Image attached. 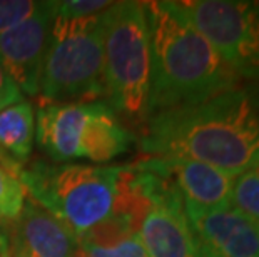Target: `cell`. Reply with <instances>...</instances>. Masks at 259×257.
I'll return each instance as SVG.
<instances>
[{
  "instance_id": "7a4b0ae2",
  "label": "cell",
  "mask_w": 259,
  "mask_h": 257,
  "mask_svg": "<svg viewBox=\"0 0 259 257\" xmlns=\"http://www.w3.org/2000/svg\"><path fill=\"white\" fill-rule=\"evenodd\" d=\"M144 9L151 40L149 116L239 85V75L197 32L178 2H144Z\"/></svg>"
},
{
  "instance_id": "d6986e66",
  "label": "cell",
  "mask_w": 259,
  "mask_h": 257,
  "mask_svg": "<svg viewBox=\"0 0 259 257\" xmlns=\"http://www.w3.org/2000/svg\"><path fill=\"white\" fill-rule=\"evenodd\" d=\"M40 7L34 0H0V34L30 17Z\"/></svg>"
},
{
  "instance_id": "ba28073f",
  "label": "cell",
  "mask_w": 259,
  "mask_h": 257,
  "mask_svg": "<svg viewBox=\"0 0 259 257\" xmlns=\"http://www.w3.org/2000/svg\"><path fill=\"white\" fill-rule=\"evenodd\" d=\"M201 257H259V224L233 207L184 205Z\"/></svg>"
},
{
  "instance_id": "44dd1931",
  "label": "cell",
  "mask_w": 259,
  "mask_h": 257,
  "mask_svg": "<svg viewBox=\"0 0 259 257\" xmlns=\"http://www.w3.org/2000/svg\"><path fill=\"white\" fill-rule=\"evenodd\" d=\"M20 100H24L20 89L15 85V82L10 79V75L0 65V111H4V109H7L9 106Z\"/></svg>"
},
{
  "instance_id": "6da1fadb",
  "label": "cell",
  "mask_w": 259,
  "mask_h": 257,
  "mask_svg": "<svg viewBox=\"0 0 259 257\" xmlns=\"http://www.w3.org/2000/svg\"><path fill=\"white\" fill-rule=\"evenodd\" d=\"M139 149L146 157L191 159L238 177L259 162L254 89L238 85L202 102L152 114Z\"/></svg>"
},
{
  "instance_id": "8fae6325",
  "label": "cell",
  "mask_w": 259,
  "mask_h": 257,
  "mask_svg": "<svg viewBox=\"0 0 259 257\" xmlns=\"http://www.w3.org/2000/svg\"><path fill=\"white\" fill-rule=\"evenodd\" d=\"M14 255L74 257L79 252V236L74 229L37 202L27 199L20 216L14 221Z\"/></svg>"
},
{
  "instance_id": "e0dca14e",
  "label": "cell",
  "mask_w": 259,
  "mask_h": 257,
  "mask_svg": "<svg viewBox=\"0 0 259 257\" xmlns=\"http://www.w3.org/2000/svg\"><path fill=\"white\" fill-rule=\"evenodd\" d=\"M231 207L259 224V162L234 177Z\"/></svg>"
},
{
  "instance_id": "3957f363",
  "label": "cell",
  "mask_w": 259,
  "mask_h": 257,
  "mask_svg": "<svg viewBox=\"0 0 259 257\" xmlns=\"http://www.w3.org/2000/svg\"><path fill=\"white\" fill-rule=\"evenodd\" d=\"M107 106L146 122L151 90V40L144 2H112L101 14Z\"/></svg>"
},
{
  "instance_id": "5bb4252c",
  "label": "cell",
  "mask_w": 259,
  "mask_h": 257,
  "mask_svg": "<svg viewBox=\"0 0 259 257\" xmlns=\"http://www.w3.org/2000/svg\"><path fill=\"white\" fill-rule=\"evenodd\" d=\"M35 139V114L29 100L15 102L0 111V150L24 164Z\"/></svg>"
},
{
  "instance_id": "7402d4cb",
  "label": "cell",
  "mask_w": 259,
  "mask_h": 257,
  "mask_svg": "<svg viewBox=\"0 0 259 257\" xmlns=\"http://www.w3.org/2000/svg\"><path fill=\"white\" fill-rule=\"evenodd\" d=\"M0 257H14L10 231L4 224H0Z\"/></svg>"
},
{
  "instance_id": "9a60e30c",
  "label": "cell",
  "mask_w": 259,
  "mask_h": 257,
  "mask_svg": "<svg viewBox=\"0 0 259 257\" xmlns=\"http://www.w3.org/2000/svg\"><path fill=\"white\" fill-rule=\"evenodd\" d=\"M22 164L0 150V219L15 221L25 204V187L20 182Z\"/></svg>"
},
{
  "instance_id": "ac0fdd59",
  "label": "cell",
  "mask_w": 259,
  "mask_h": 257,
  "mask_svg": "<svg viewBox=\"0 0 259 257\" xmlns=\"http://www.w3.org/2000/svg\"><path fill=\"white\" fill-rule=\"evenodd\" d=\"M111 4L112 2L106 0H64V2H56V12L57 17L65 20L87 19L102 14L111 7Z\"/></svg>"
},
{
  "instance_id": "4fadbf2b",
  "label": "cell",
  "mask_w": 259,
  "mask_h": 257,
  "mask_svg": "<svg viewBox=\"0 0 259 257\" xmlns=\"http://www.w3.org/2000/svg\"><path fill=\"white\" fill-rule=\"evenodd\" d=\"M134 142L132 135L122 124L107 102L96 100L92 104V112L82 130L79 159L102 164L129 150Z\"/></svg>"
},
{
  "instance_id": "5b68a950",
  "label": "cell",
  "mask_w": 259,
  "mask_h": 257,
  "mask_svg": "<svg viewBox=\"0 0 259 257\" xmlns=\"http://www.w3.org/2000/svg\"><path fill=\"white\" fill-rule=\"evenodd\" d=\"M38 94L44 102L54 104L106 97L101 14L77 20L56 15Z\"/></svg>"
},
{
  "instance_id": "cb8c5ba5",
  "label": "cell",
  "mask_w": 259,
  "mask_h": 257,
  "mask_svg": "<svg viewBox=\"0 0 259 257\" xmlns=\"http://www.w3.org/2000/svg\"><path fill=\"white\" fill-rule=\"evenodd\" d=\"M74 257H89V255H87L85 252H84V250H82V249H79V252H77Z\"/></svg>"
},
{
  "instance_id": "52a82bcc",
  "label": "cell",
  "mask_w": 259,
  "mask_h": 257,
  "mask_svg": "<svg viewBox=\"0 0 259 257\" xmlns=\"http://www.w3.org/2000/svg\"><path fill=\"white\" fill-rule=\"evenodd\" d=\"M56 15V2H40L30 17L0 34V65L27 95H37L40 90Z\"/></svg>"
},
{
  "instance_id": "2e32d148",
  "label": "cell",
  "mask_w": 259,
  "mask_h": 257,
  "mask_svg": "<svg viewBox=\"0 0 259 257\" xmlns=\"http://www.w3.org/2000/svg\"><path fill=\"white\" fill-rule=\"evenodd\" d=\"M136 236L122 217L109 214L79 236L80 249H112L120 242Z\"/></svg>"
},
{
  "instance_id": "9c48e42d",
  "label": "cell",
  "mask_w": 259,
  "mask_h": 257,
  "mask_svg": "<svg viewBox=\"0 0 259 257\" xmlns=\"http://www.w3.org/2000/svg\"><path fill=\"white\" fill-rule=\"evenodd\" d=\"M139 162L149 171L169 179L184 205L197 209L231 207L234 177L216 167L178 157H144Z\"/></svg>"
},
{
  "instance_id": "603a6c76",
  "label": "cell",
  "mask_w": 259,
  "mask_h": 257,
  "mask_svg": "<svg viewBox=\"0 0 259 257\" xmlns=\"http://www.w3.org/2000/svg\"><path fill=\"white\" fill-rule=\"evenodd\" d=\"M254 89V94H256V102H257V111H259V82H256V85L252 87Z\"/></svg>"
},
{
  "instance_id": "277c9868",
  "label": "cell",
  "mask_w": 259,
  "mask_h": 257,
  "mask_svg": "<svg viewBox=\"0 0 259 257\" xmlns=\"http://www.w3.org/2000/svg\"><path fill=\"white\" fill-rule=\"evenodd\" d=\"M119 166L52 164L34 161L20 167L27 197L62 219L77 236L112 212Z\"/></svg>"
},
{
  "instance_id": "8992f818",
  "label": "cell",
  "mask_w": 259,
  "mask_h": 257,
  "mask_svg": "<svg viewBox=\"0 0 259 257\" xmlns=\"http://www.w3.org/2000/svg\"><path fill=\"white\" fill-rule=\"evenodd\" d=\"M178 4L239 77L259 82V0H184Z\"/></svg>"
},
{
  "instance_id": "d4e9b609",
  "label": "cell",
  "mask_w": 259,
  "mask_h": 257,
  "mask_svg": "<svg viewBox=\"0 0 259 257\" xmlns=\"http://www.w3.org/2000/svg\"><path fill=\"white\" fill-rule=\"evenodd\" d=\"M14 257H25V255H14Z\"/></svg>"
},
{
  "instance_id": "30bf717a",
  "label": "cell",
  "mask_w": 259,
  "mask_h": 257,
  "mask_svg": "<svg viewBox=\"0 0 259 257\" xmlns=\"http://www.w3.org/2000/svg\"><path fill=\"white\" fill-rule=\"evenodd\" d=\"M137 236L147 257H201L183 197L174 185L154 202Z\"/></svg>"
},
{
  "instance_id": "ffe728a7",
  "label": "cell",
  "mask_w": 259,
  "mask_h": 257,
  "mask_svg": "<svg viewBox=\"0 0 259 257\" xmlns=\"http://www.w3.org/2000/svg\"><path fill=\"white\" fill-rule=\"evenodd\" d=\"M89 257H147L139 236H132L112 249H82Z\"/></svg>"
},
{
  "instance_id": "7c38bea8",
  "label": "cell",
  "mask_w": 259,
  "mask_h": 257,
  "mask_svg": "<svg viewBox=\"0 0 259 257\" xmlns=\"http://www.w3.org/2000/svg\"><path fill=\"white\" fill-rule=\"evenodd\" d=\"M94 102H44L38 107L35 135L38 147L59 164L79 159L84 125Z\"/></svg>"
}]
</instances>
